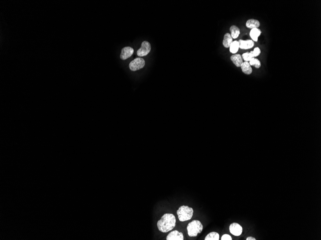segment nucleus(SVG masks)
<instances>
[{"label": "nucleus", "instance_id": "obj_14", "mask_svg": "<svg viewBox=\"0 0 321 240\" xmlns=\"http://www.w3.org/2000/svg\"><path fill=\"white\" fill-rule=\"evenodd\" d=\"M261 31L259 29H253L251 30L249 35L251 38L254 41L257 42L258 41V38L261 34Z\"/></svg>", "mask_w": 321, "mask_h": 240}, {"label": "nucleus", "instance_id": "obj_12", "mask_svg": "<svg viewBox=\"0 0 321 240\" xmlns=\"http://www.w3.org/2000/svg\"><path fill=\"white\" fill-rule=\"evenodd\" d=\"M240 67L242 69V72L247 75H249L252 73V68L248 62H243Z\"/></svg>", "mask_w": 321, "mask_h": 240}, {"label": "nucleus", "instance_id": "obj_11", "mask_svg": "<svg viewBox=\"0 0 321 240\" xmlns=\"http://www.w3.org/2000/svg\"><path fill=\"white\" fill-rule=\"evenodd\" d=\"M260 26L259 21L253 19L248 20L246 22V26L249 29H258Z\"/></svg>", "mask_w": 321, "mask_h": 240}, {"label": "nucleus", "instance_id": "obj_2", "mask_svg": "<svg viewBox=\"0 0 321 240\" xmlns=\"http://www.w3.org/2000/svg\"><path fill=\"white\" fill-rule=\"evenodd\" d=\"M203 228V227L200 221L193 220L188 224L186 229L189 236L191 237H194L202 232Z\"/></svg>", "mask_w": 321, "mask_h": 240}, {"label": "nucleus", "instance_id": "obj_7", "mask_svg": "<svg viewBox=\"0 0 321 240\" xmlns=\"http://www.w3.org/2000/svg\"><path fill=\"white\" fill-rule=\"evenodd\" d=\"M133 48L130 47H126L122 48L121 51L120 58L122 60H126L130 58L134 53Z\"/></svg>", "mask_w": 321, "mask_h": 240}, {"label": "nucleus", "instance_id": "obj_22", "mask_svg": "<svg viewBox=\"0 0 321 240\" xmlns=\"http://www.w3.org/2000/svg\"><path fill=\"white\" fill-rule=\"evenodd\" d=\"M246 240H256V239L253 237H248L247 238Z\"/></svg>", "mask_w": 321, "mask_h": 240}, {"label": "nucleus", "instance_id": "obj_6", "mask_svg": "<svg viewBox=\"0 0 321 240\" xmlns=\"http://www.w3.org/2000/svg\"><path fill=\"white\" fill-rule=\"evenodd\" d=\"M230 232L235 236H240L242 234L243 229L242 227L237 223H232L229 226Z\"/></svg>", "mask_w": 321, "mask_h": 240}, {"label": "nucleus", "instance_id": "obj_19", "mask_svg": "<svg viewBox=\"0 0 321 240\" xmlns=\"http://www.w3.org/2000/svg\"><path fill=\"white\" fill-rule=\"evenodd\" d=\"M242 58L245 60V62H249L252 58H254V57H253V53H252V51H251L250 52H247L246 53L243 54L242 55Z\"/></svg>", "mask_w": 321, "mask_h": 240}, {"label": "nucleus", "instance_id": "obj_10", "mask_svg": "<svg viewBox=\"0 0 321 240\" xmlns=\"http://www.w3.org/2000/svg\"><path fill=\"white\" fill-rule=\"evenodd\" d=\"M230 59L232 61L234 64L237 67H240L243 63V59L240 54H235L231 56Z\"/></svg>", "mask_w": 321, "mask_h": 240}, {"label": "nucleus", "instance_id": "obj_15", "mask_svg": "<svg viewBox=\"0 0 321 240\" xmlns=\"http://www.w3.org/2000/svg\"><path fill=\"white\" fill-rule=\"evenodd\" d=\"M230 31L231 32V37L234 39L237 38L240 35V29L237 26H231L230 28Z\"/></svg>", "mask_w": 321, "mask_h": 240}, {"label": "nucleus", "instance_id": "obj_1", "mask_svg": "<svg viewBox=\"0 0 321 240\" xmlns=\"http://www.w3.org/2000/svg\"><path fill=\"white\" fill-rule=\"evenodd\" d=\"M176 219L174 215L171 213L164 214L157 222V227L160 232L166 233L175 227Z\"/></svg>", "mask_w": 321, "mask_h": 240}, {"label": "nucleus", "instance_id": "obj_4", "mask_svg": "<svg viewBox=\"0 0 321 240\" xmlns=\"http://www.w3.org/2000/svg\"><path fill=\"white\" fill-rule=\"evenodd\" d=\"M145 65L144 59L142 58H136L132 60L129 64V67L130 70L133 72L142 69Z\"/></svg>", "mask_w": 321, "mask_h": 240}, {"label": "nucleus", "instance_id": "obj_13", "mask_svg": "<svg viewBox=\"0 0 321 240\" xmlns=\"http://www.w3.org/2000/svg\"><path fill=\"white\" fill-rule=\"evenodd\" d=\"M233 42V38L231 37V34L229 33H226L225 34L224 36V40L223 41V46L226 48H229L230 45L231 44V43Z\"/></svg>", "mask_w": 321, "mask_h": 240}, {"label": "nucleus", "instance_id": "obj_16", "mask_svg": "<svg viewBox=\"0 0 321 240\" xmlns=\"http://www.w3.org/2000/svg\"><path fill=\"white\" fill-rule=\"evenodd\" d=\"M229 51L231 53L235 54L237 52L240 48V43L237 41H234L231 43L229 47Z\"/></svg>", "mask_w": 321, "mask_h": 240}, {"label": "nucleus", "instance_id": "obj_20", "mask_svg": "<svg viewBox=\"0 0 321 240\" xmlns=\"http://www.w3.org/2000/svg\"><path fill=\"white\" fill-rule=\"evenodd\" d=\"M252 51V53H253V57H257L261 53V50L259 48H258V47L255 48L253 50V51Z\"/></svg>", "mask_w": 321, "mask_h": 240}, {"label": "nucleus", "instance_id": "obj_9", "mask_svg": "<svg viewBox=\"0 0 321 240\" xmlns=\"http://www.w3.org/2000/svg\"><path fill=\"white\" fill-rule=\"evenodd\" d=\"M240 48L243 49H248L252 48L254 45V43L251 40H240Z\"/></svg>", "mask_w": 321, "mask_h": 240}, {"label": "nucleus", "instance_id": "obj_8", "mask_svg": "<svg viewBox=\"0 0 321 240\" xmlns=\"http://www.w3.org/2000/svg\"><path fill=\"white\" fill-rule=\"evenodd\" d=\"M167 240H183L184 236L182 233L178 230H174L169 233L166 237Z\"/></svg>", "mask_w": 321, "mask_h": 240}, {"label": "nucleus", "instance_id": "obj_5", "mask_svg": "<svg viewBox=\"0 0 321 240\" xmlns=\"http://www.w3.org/2000/svg\"><path fill=\"white\" fill-rule=\"evenodd\" d=\"M151 50L150 43L147 41H144L141 44V48L138 50L137 54L139 57H143L148 54Z\"/></svg>", "mask_w": 321, "mask_h": 240}, {"label": "nucleus", "instance_id": "obj_21", "mask_svg": "<svg viewBox=\"0 0 321 240\" xmlns=\"http://www.w3.org/2000/svg\"><path fill=\"white\" fill-rule=\"evenodd\" d=\"M221 240H232V238L230 236L229 234H225L223 235L222 237H221Z\"/></svg>", "mask_w": 321, "mask_h": 240}, {"label": "nucleus", "instance_id": "obj_17", "mask_svg": "<svg viewBox=\"0 0 321 240\" xmlns=\"http://www.w3.org/2000/svg\"><path fill=\"white\" fill-rule=\"evenodd\" d=\"M205 240H219V234L216 232H213L209 233L205 237Z\"/></svg>", "mask_w": 321, "mask_h": 240}, {"label": "nucleus", "instance_id": "obj_18", "mask_svg": "<svg viewBox=\"0 0 321 240\" xmlns=\"http://www.w3.org/2000/svg\"><path fill=\"white\" fill-rule=\"evenodd\" d=\"M249 64L251 66H253L256 68H259L261 66V62L259 59L253 58L249 62Z\"/></svg>", "mask_w": 321, "mask_h": 240}, {"label": "nucleus", "instance_id": "obj_3", "mask_svg": "<svg viewBox=\"0 0 321 240\" xmlns=\"http://www.w3.org/2000/svg\"><path fill=\"white\" fill-rule=\"evenodd\" d=\"M193 209L188 206H181L177 211L178 218L181 222L190 220L193 215Z\"/></svg>", "mask_w": 321, "mask_h": 240}]
</instances>
